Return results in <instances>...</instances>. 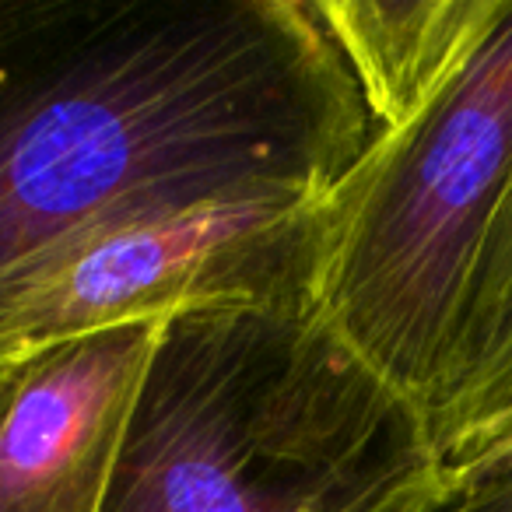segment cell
Wrapping results in <instances>:
<instances>
[{
  "instance_id": "30bf717a",
  "label": "cell",
  "mask_w": 512,
  "mask_h": 512,
  "mask_svg": "<svg viewBox=\"0 0 512 512\" xmlns=\"http://www.w3.org/2000/svg\"><path fill=\"white\" fill-rule=\"evenodd\" d=\"M509 463H512V435H505V439L498 442V446H491L481 460L470 463V467L460 470L456 477H449V488H453V484H460V481H470V477L491 474V470H498V467H509Z\"/></svg>"
},
{
  "instance_id": "7a4b0ae2",
  "label": "cell",
  "mask_w": 512,
  "mask_h": 512,
  "mask_svg": "<svg viewBox=\"0 0 512 512\" xmlns=\"http://www.w3.org/2000/svg\"><path fill=\"white\" fill-rule=\"evenodd\" d=\"M428 414L316 302L165 323L102 512H442Z\"/></svg>"
},
{
  "instance_id": "5b68a950",
  "label": "cell",
  "mask_w": 512,
  "mask_h": 512,
  "mask_svg": "<svg viewBox=\"0 0 512 512\" xmlns=\"http://www.w3.org/2000/svg\"><path fill=\"white\" fill-rule=\"evenodd\" d=\"M162 330L81 337L0 376V512H102Z\"/></svg>"
},
{
  "instance_id": "6da1fadb",
  "label": "cell",
  "mask_w": 512,
  "mask_h": 512,
  "mask_svg": "<svg viewBox=\"0 0 512 512\" xmlns=\"http://www.w3.org/2000/svg\"><path fill=\"white\" fill-rule=\"evenodd\" d=\"M369 141L313 0H0V278L130 207L330 190Z\"/></svg>"
},
{
  "instance_id": "ba28073f",
  "label": "cell",
  "mask_w": 512,
  "mask_h": 512,
  "mask_svg": "<svg viewBox=\"0 0 512 512\" xmlns=\"http://www.w3.org/2000/svg\"><path fill=\"white\" fill-rule=\"evenodd\" d=\"M509 306H512V165H509V176H505L502 193H498L495 211L488 218V232H484L481 253H477L463 320L460 330H456V341L453 351H449V362L446 372H442L435 400L481 358V351L491 344V337H495L502 316L509 313Z\"/></svg>"
},
{
  "instance_id": "8992f818",
  "label": "cell",
  "mask_w": 512,
  "mask_h": 512,
  "mask_svg": "<svg viewBox=\"0 0 512 512\" xmlns=\"http://www.w3.org/2000/svg\"><path fill=\"white\" fill-rule=\"evenodd\" d=\"M372 130L418 113L509 15L512 0H313Z\"/></svg>"
},
{
  "instance_id": "277c9868",
  "label": "cell",
  "mask_w": 512,
  "mask_h": 512,
  "mask_svg": "<svg viewBox=\"0 0 512 512\" xmlns=\"http://www.w3.org/2000/svg\"><path fill=\"white\" fill-rule=\"evenodd\" d=\"M330 190L256 186L144 204L53 242L0 278V376L134 323L313 302Z\"/></svg>"
},
{
  "instance_id": "9c48e42d",
  "label": "cell",
  "mask_w": 512,
  "mask_h": 512,
  "mask_svg": "<svg viewBox=\"0 0 512 512\" xmlns=\"http://www.w3.org/2000/svg\"><path fill=\"white\" fill-rule=\"evenodd\" d=\"M442 512H512V463L453 484Z\"/></svg>"
},
{
  "instance_id": "3957f363",
  "label": "cell",
  "mask_w": 512,
  "mask_h": 512,
  "mask_svg": "<svg viewBox=\"0 0 512 512\" xmlns=\"http://www.w3.org/2000/svg\"><path fill=\"white\" fill-rule=\"evenodd\" d=\"M512 165V8L407 120L372 130L330 190L313 302L341 341L432 411L488 218Z\"/></svg>"
},
{
  "instance_id": "52a82bcc",
  "label": "cell",
  "mask_w": 512,
  "mask_h": 512,
  "mask_svg": "<svg viewBox=\"0 0 512 512\" xmlns=\"http://www.w3.org/2000/svg\"><path fill=\"white\" fill-rule=\"evenodd\" d=\"M428 425L449 477L512 435V306L481 358L435 400Z\"/></svg>"
}]
</instances>
